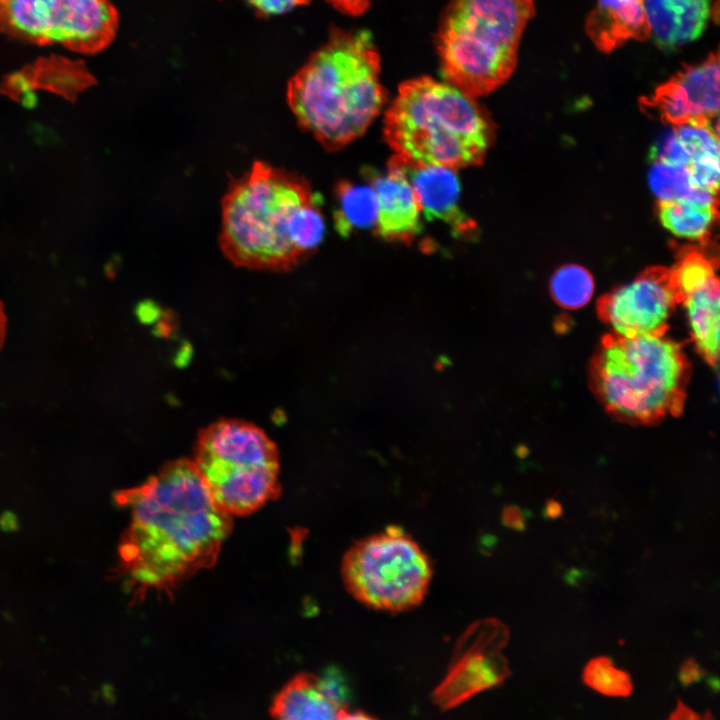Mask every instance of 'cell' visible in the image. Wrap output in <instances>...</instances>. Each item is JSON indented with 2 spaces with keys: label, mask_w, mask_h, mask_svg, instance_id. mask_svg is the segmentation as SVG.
<instances>
[{
  "label": "cell",
  "mask_w": 720,
  "mask_h": 720,
  "mask_svg": "<svg viewBox=\"0 0 720 720\" xmlns=\"http://www.w3.org/2000/svg\"><path fill=\"white\" fill-rule=\"evenodd\" d=\"M341 574L347 591L365 606L401 612L424 599L432 564L411 536L390 526L354 543L344 554Z\"/></svg>",
  "instance_id": "8"
},
{
  "label": "cell",
  "mask_w": 720,
  "mask_h": 720,
  "mask_svg": "<svg viewBox=\"0 0 720 720\" xmlns=\"http://www.w3.org/2000/svg\"><path fill=\"white\" fill-rule=\"evenodd\" d=\"M643 105L672 125L692 119H713L719 112V56L687 66L657 87Z\"/></svg>",
  "instance_id": "12"
},
{
  "label": "cell",
  "mask_w": 720,
  "mask_h": 720,
  "mask_svg": "<svg viewBox=\"0 0 720 720\" xmlns=\"http://www.w3.org/2000/svg\"><path fill=\"white\" fill-rule=\"evenodd\" d=\"M586 31L595 45L611 51L627 40H644L649 28L644 0H598L586 21Z\"/></svg>",
  "instance_id": "17"
},
{
  "label": "cell",
  "mask_w": 720,
  "mask_h": 720,
  "mask_svg": "<svg viewBox=\"0 0 720 720\" xmlns=\"http://www.w3.org/2000/svg\"><path fill=\"white\" fill-rule=\"evenodd\" d=\"M349 711L327 679L310 673L290 680L271 707L278 719H347Z\"/></svg>",
  "instance_id": "15"
},
{
  "label": "cell",
  "mask_w": 720,
  "mask_h": 720,
  "mask_svg": "<svg viewBox=\"0 0 720 720\" xmlns=\"http://www.w3.org/2000/svg\"><path fill=\"white\" fill-rule=\"evenodd\" d=\"M377 197L376 232L386 240L412 241L421 232V208L402 162L393 157L386 173L367 169Z\"/></svg>",
  "instance_id": "13"
},
{
  "label": "cell",
  "mask_w": 720,
  "mask_h": 720,
  "mask_svg": "<svg viewBox=\"0 0 720 720\" xmlns=\"http://www.w3.org/2000/svg\"><path fill=\"white\" fill-rule=\"evenodd\" d=\"M678 302L669 270L652 267L602 297L599 312L615 337H636L663 333Z\"/></svg>",
  "instance_id": "11"
},
{
  "label": "cell",
  "mask_w": 720,
  "mask_h": 720,
  "mask_svg": "<svg viewBox=\"0 0 720 720\" xmlns=\"http://www.w3.org/2000/svg\"><path fill=\"white\" fill-rule=\"evenodd\" d=\"M503 522L513 529L523 530L525 528L524 517L516 507L511 506L504 509Z\"/></svg>",
  "instance_id": "29"
},
{
  "label": "cell",
  "mask_w": 720,
  "mask_h": 720,
  "mask_svg": "<svg viewBox=\"0 0 720 720\" xmlns=\"http://www.w3.org/2000/svg\"><path fill=\"white\" fill-rule=\"evenodd\" d=\"M550 291L554 301L566 309H578L592 298L594 281L590 272L576 264L560 267L552 276Z\"/></svg>",
  "instance_id": "23"
},
{
  "label": "cell",
  "mask_w": 720,
  "mask_h": 720,
  "mask_svg": "<svg viewBox=\"0 0 720 720\" xmlns=\"http://www.w3.org/2000/svg\"><path fill=\"white\" fill-rule=\"evenodd\" d=\"M385 140L404 165L453 169L480 164L494 125L476 98L447 81L403 82L384 120Z\"/></svg>",
  "instance_id": "4"
},
{
  "label": "cell",
  "mask_w": 720,
  "mask_h": 720,
  "mask_svg": "<svg viewBox=\"0 0 720 720\" xmlns=\"http://www.w3.org/2000/svg\"><path fill=\"white\" fill-rule=\"evenodd\" d=\"M380 57L368 31L334 28L289 80L287 100L299 125L328 151L361 136L385 102Z\"/></svg>",
  "instance_id": "3"
},
{
  "label": "cell",
  "mask_w": 720,
  "mask_h": 720,
  "mask_svg": "<svg viewBox=\"0 0 720 720\" xmlns=\"http://www.w3.org/2000/svg\"><path fill=\"white\" fill-rule=\"evenodd\" d=\"M686 365L679 345L663 333L609 339L595 365L601 399L615 414L650 421L680 402Z\"/></svg>",
  "instance_id": "6"
},
{
  "label": "cell",
  "mask_w": 720,
  "mask_h": 720,
  "mask_svg": "<svg viewBox=\"0 0 720 720\" xmlns=\"http://www.w3.org/2000/svg\"><path fill=\"white\" fill-rule=\"evenodd\" d=\"M339 11L348 15H360L364 13L372 0H327Z\"/></svg>",
  "instance_id": "28"
},
{
  "label": "cell",
  "mask_w": 720,
  "mask_h": 720,
  "mask_svg": "<svg viewBox=\"0 0 720 720\" xmlns=\"http://www.w3.org/2000/svg\"><path fill=\"white\" fill-rule=\"evenodd\" d=\"M118 13L109 0H0V32L36 45L95 54L114 39Z\"/></svg>",
  "instance_id": "9"
},
{
  "label": "cell",
  "mask_w": 720,
  "mask_h": 720,
  "mask_svg": "<svg viewBox=\"0 0 720 720\" xmlns=\"http://www.w3.org/2000/svg\"><path fill=\"white\" fill-rule=\"evenodd\" d=\"M582 577V573L579 570H570L567 575V582L569 584H575Z\"/></svg>",
  "instance_id": "34"
},
{
  "label": "cell",
  "mask_w": 720,
  "mask_h": 720,
  "mask_svg": "<svg viewBox=\"0 0 720 720\" xmlns=\"http://www.w3.org/2000/svg\"><path fill=\"white\" fill-rule=\"evenodd\" d=\"M704 675L705 671L694 658H687L680 666L679 680L683 686L699 682Z\"/></svg>",
  "instance_id": "27"
},
{
  "label": "cell",
  "mask_w": 720,
  "mask_h": 720,
  "mask_svg": "<svg viewBox=\"0 0 720 720\" xmlns=\"http://www.w3.org/2000/svg\"><path fill=\"white\" fill-rule=\"evenodd\" d=\"M561 513V509L557 503H550L547 505L546 514L550 518H556Z\"/></svg>",
  "instance_id": "32"
},
{
  "label": "cell",
  "mask_w": 720,
  "mask_h": 720,
  "mask_svg": "<svg viewBox=\"0 0 720 720\" xmlns=\"http://www.w3.org/2000/svg\"><path fill=\"white\" fill-rule=\"evenodd\" d=\"M670 719H703L705 716L689 708L684 702L678 700L677 706L669 716Z\"/></svg>",
  "instance_id": "30"
},
{
  "label": "cell",
  "mask_w": 720,
  "mask_h": 720,
  "mask_svg": "<svg viewBox=\"0 0 720 720\" xmlns=\"http://www.w3.org/2000/svg\"><path fill=\"white\" fill-rule=\"evenodd\" d=\"M377 197L371 184L344 181L337 186L334 223L337 232L347 237L359 229L376 227Z\"/></svg>",
  "instance_id": "20"
},
{
  "label": "cell",
  "mask_w": 720,
  "mask_h": 720,
  "mask_svg": "<svg viewBox=\"0 0 720 720\" xmlns=\"http://www.w3.org/2000/svg\"><path fill=\"white\" fill-rule=\"evenodd\" d=\"M708 685L709 687L714 691L718 692L719 690V680L717 677H711L708 679Z\"/></svg>",
  "instance_id": "35"
},
{
  "label": "cell",
  "mask_w": 720,
  "mask_h": 720,
  "mask_svg": "<svg viewBox=\"0 0 720 720\" xmlns=\"http://www.w3.org/2000/svg\"><path fill=\"white\" fill-rule=\"evenodd\" d=\"M584 682L595 691L611 697H627L632 693L630 675L616 668L608 657L591 659L583 671Z\"/></svg>",
  "instance_id": "25"
},
{
  "label": "cell",
  "mask_w": 720,
  "mask_h": 720,
  "mask_svg": "<svg viewBox=\"0 0 720 720\" xmlns=\"http://www.w3.org/2000/svg\"><path fill=\"white\" fill-rule=\"evenodd\" d=\"M648 172L651 191L659 201L687 200L717 206V194L693 184L685 165L652 160Z\"/></svg>",
  "instance_id": "21"
},
{
  "label": "cell",
  "mask_w": 720,
  "mask_h": 720,
  "mask_svg": "<svg viewBox=\"0 0 720 720\" xmlns=\"http://www.w3.org/2000/svg\"><path fill=\"white\" fill-rule=\"evenodd\" d=\"M718 278L687 295L684 302L689 331L697 349L717 360L720 343V300Z\"/></svg>",
  "instance_id": "19"
},
{
  "label": "cell",
  "mask_w": 720,
  "mask_h": 720,
  "mask_svg": "<svg viewBox=\"0 0 720 720\" xmlns=\"http://www.w3.org/2000/svg\"><path fill=\"white\" fill-rule=\"evenodd\" d=\"M450 364V361L445 356H440L435 362H434V369L437 372H442L445 370V368Z\"/></svg>",
  "instance_id": "31"
},
{
  "label": "cell",
  "mask_w": 720,
  "mask_h": 720,
  "mask_svg": "<svg viewBox=\"0 0 720 720\" xmlns=\"http://www.w3.org/2000/svg\"><path fill=\"white\" fill-rule=\"evenodd\" d=\"M321 198L302 176L255 161L223 200L219 244L235 266L286 272L304 262L325 234Z\"/></svg>",
  "instance_id": "2"
},
{
  "label": "cell",
  "mask_w": 720,
  "mask_h": 720,
  "mask_svg": "<svg viewBox=\"0 0 720 720\" xmlns=\"http://www.w3.org/2000/svg\"><path fill=\"white\" fill-rule=\"evenodd\" d=\"M717 215V206L687 200L658 203L661 224L675 236L688 240H704L711 232Z\"/></svg>",
  "instance_id": "22"
},
{
  "label": "cell",
  "mask_w": 720,
  "mask_h": 720,
  "mask_svg": "<svg viewBox=\"0 0 720 720\" xmlns=\"http://www.w3.org/2000/svg\"><path fill=\"white\" fill-rule=\"evenodd\" d=\"M672 286L679 302L687 295L717 279L712 258L698 250H687L669 270Z\"/></svg>",
  "instance_id": "24"
},
{
  "label": "cell",
  "mask_w": 720,
  "mask_h": 720,
  "mask_svg": "<svg viewBox=\"0 0 720 720\" xmlns=\"http://www.w3.org/2000/svg\"><path fill=\"white\" fill-rule=\"evenodd\" d=\"M403 166L425 217L445 222L457 237L471 235L475 224L460 208L456 170L443 166Z\"/></svg>",
  "instance_id": "14"
},
{
  "label": "cell",
  "mask_w": 720,
  "mask_h": 720,
  "mask_svg": "<svg viewBox=\"0 0 720 720\" xmlns=\"http://www.w3.org/2000/svg\"><path fill=\"white\" fill-rule=\"evenodd\" d=\"M5 323H6V320H5L3 308H2V305L0 304V349L3 345L4 337H5Z\"/></svg>",
  "instance_id": "33"
},
{
  "label": "cell",
  "mask_w": 720,
  "mask_h": 720,
  "mask_svg": "<svg viewBox=\"0 0 720 720\" xmlns=\"http://www.w3.org/2000/svg\"><path fill=\"white\" fill-rule=\"evenodd\" d=\"M649 28L656 42L673 48L696 39L710 14V0H644Z\"/></svg>",
  "instance_id": "16"
},
{
  "label": "cell",
  "mask_w": 720,
  "mask_h": 720,
  "mask_svg": "<svg viewBox=\"0 0 720 720\" xmlns=\"http://www.w3.org/2000/svg\"><path fill=\"white\" fill-rule=\"evenodd\" d=\"M509 639L504 623L485 618L470 624L457 639L445 677L432 699L442 710L502 684L510 675L502 650Z\"/></svg>",
  "instance_id": "10"
},
{
  "label": "cell",
  "mask_w": 720,
  "mask_h": 720,
  "mask_svg": "<svg viewBox=\"0 0 720 720\" xmlns=\"http://www.w3.org/2000/svg\"><path fill=\"white\" fill-rule=\"evenodd\" d=\"M713 119H692L672 125L673 131L687 155V169L693 183L711 191L719 186V140Z\"/></svg>",
  "instance_id": "18"
},
{
  "label": "cell",
  "mask_w": 720,
  "mask_h": 720,
  "mask_svg": "<svg viewBox=\"0 0 720 720\" xmlns=\"http://www.w3.org/2000/svg\"><path fill=\"white\" fill-rule=\"evenodd\" d=\"M259 14L263 16H275L289 12L290 10L304 5L310 0H244Z\"/></svg>",
  "instance_id": "26"
},
{
  "label": "cell",
  "mask_w": 720,
  "mask_h": 720,
  "mask_svg": "<svg viewBox=\"0 0 720 720\" xmlns=\"http://www.w3.org/2000/svg\"><path fill=\"white\" fill-rule=\"evenodd\" d=\"M216 505L228 515H247L278 496L277 448L263 430L235 419L200 432L193 459Z\"/></svg>",
  "instance_id": "7"
},
{
  "label": "cell",
  "mask_w": 720,
  "mask_h": 720,
  "mask_svg": "<svg viewBox=\"0 0 720 720\" xmlns=\"http://www.w3.org/2000/svg\"><path fill=\"white\" fill-rule=\"evenodd\" d=\"M533 15V0H449L437 35L445 81L475 98L501 86Z\"/></svg>",
  "instance_id": "5"
},
{
  "label": "cell",
  "mask_w": 720,
  "mask_h": 720,
  "mask_svg": "<svg viewBox=\"0 0 720 720\" xmlns=\"http://www.w3.org/2000/svg\"><path fill=\"white\" fill-rule=\"evenodd\" d=\"M116 499L131 515L121 558L144 590H169L210 567L232 528L231 516L216 505L193 460L165 464Z\"/></svg>",
  "instance_id": "1"
}]
</instances>
